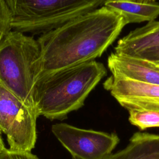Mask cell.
<instances>
[{
  "instance_id": "1",
  "label": "cell",
  "mask_w": 159,
  "mask_h": 159,
  "mask_svg": "<svg viewBox=\"0 0 159 159\" xmlns=\"http://www.w3.org/2000/svg\"><path fill=\"white\" fill-rule=\"evenodd\" d=\"M125 25L121 16L103 6L43 32L37 39L42 51L39 76L95 60Z\"/></svg>"
},
{
  "instance_id": "2",
  "label": "cell",
  "mask_w": 159,
  "mask_h": 159,
  "mask_svg": "<svg viewBox=\"0 0 159 159\" xmlns=\"http://www.w3.org/2000/svg\"><path fill=\"white\" fill-rule=\"evenodd\" d=\"M106 74L103 63L92 60L39 76L33 89L38 116L52 120L65 119L84 105Z\"/></svg>"
},
{
  "instance_id": "3",
  "label": "cell",
  "mask_w": 159,
  "mask_h": 159,
  "mask_svg": "<svg viewBox=\"0 0 159 159\" xmlns=\"http://www.w3.org/2000/svg\"><path fill=\"white\" fill-rule=\"evenodd\" d=\"M41 66V47L32 37L11 30L0 42V82L35 111L33 89Z\"/></svg>"
},
{
  "instance_id": "4",
  "label": "cell",
  "mask_w": 159,
  "mask_h": 159,
  "mask_svg": "<svg viewBox=\"0 0 159 159\" xmlns=\"http://www.w3.org/2000/svg\"><path fill=\"white\" fill-rule=\"evenodd\" d=\"M15 30L47 32L104 6L107 0H6Z\"/></svg>"
},
{
  "instance_id": "5",
  "label": "cell",
  "mask_w": 159,
  "mask_h": 159,
  "mask_svg": "<svg viewBox=\"0 0 159 159\" xmlns=\"http://www.w3.org/2000/svg\"><path fill=\"white\" fill-rule=\"evenodd\" d=\"M37 117L0 82V132L6 135L9 149L31 152L37 141Z\"/></svg>"
},
{
  "instance_id": "6",
  "label": "cell",
  "mask_w": 159,
  "mask_h": 159,
  "mask_svg": "<svg viewBox=\"0 0 159 159\" xmlns=\"http://www.w3.org/2000/svg\"><path fill=\"white\" fill-rule=\"evenodd\" d=\"M52 132L73 159H102L119 143L116 133L84 129L65 124L52 126Z\"/></svg>"
},
{
  "instance_id": "7",
  "label": "cell",
  "mask_w": 159,
  "mask_h": 159,
  "mask_svg": "<svg viewBox=\"0 0 159 159\" xmlns=\"http://www.w3.org/2000/svg\"><path fill=\"white\" fill-rule=\"evenodd\" d=\"M117 102L126 110L159 111V84L138 82L126 78L111 75L104 83Z\"/></svg>"
},
{
  "instance_id": "8",
  "label": "cell",
  "mask_w": 159,
  "mask_h": 159,
  "mask_svg": "<svg viewBox=\"0 0 159 159\" xmlns=\"http://www.w3.org/2000/svg\"><path fill=\"white\" fill-rule=\"evenodd\" d=\"M111 75L147 84H159V70L151 62L135 56L111 53L107 58Z\"/></svg>"
},
{
  "instance_id": "9",
  "label": "cell",
  "mask_w": 159,
  "mask_h": 159,
  "mask_svg": "<svg viewBox=\"0 0 159 159\" xmlns=\"http://www.w3.org/2000/svg\"><path fill=\"white\" fill-rule=\"evenodd\" d=\"M159 45V21L148 22L145 25L130 31L119 40L115 52L134 56L139 52Z\"/></svg>"
},
{
  "instance_id": "10",
  "label": "cell",
  "mask_w": 159,
  "mask_h": 159,
  "mask_svg": "<svg viewBox=\"0 0 159 159\" xmlns=\"http://www.w3.org/2000/svg\"><path fill=\"white\" fill-rule=\"evenodd\" d=\"M102 159H159V135L135 132L125 147Z\"/></svg>"
},
{
  "instance_id": "11",
  "label": "cell",
  "mask_w": 159,
  "mask_h": 159,
  "mask_svg": "<svg viewBox=\"0 0 159 159\" xmlns=\"http://www.w3.org/2000/svg\"><path fill=\"white\" fill-rule=\"evenodd\" d=\"M104 6L119 14L127 24L155 20L159 16V4L132 0H107Z\"/></svg>"
},
{
  "instance_id": "12",
  "label": "cell",
  "mask_w": 159,
  "mask_h": 159,
  "mask_svg": "<svg viewBox=\"0 0 159 159\" xmlns=\"http://www.w3.org/2000/svg\"><path fill=\"white\" fill-rule=\"evenodd\" d=\"M129 120L140 130L159 127V111L153 110L129 111Z\"/></svg>"
},
{
  "instance_id": "13",
  "label": "cell",
  "mask_w": 159,
  "mask_h": 159,
  "mask_svg": "<svg viewBox=\"0 0 159 159\" xmlns=\"http://www.w3.org/2000/svg\"><path fill=\"white\" fill-rule=\"evenodd\" d=\"M12 29V15L7 1L0 0V42Z\"/></svg>"
},
{
  "instance_id": "14",
  "label": "cell",
  "mask_w": 159,
  "mask_h": 159,
  "mask_svg": "<svg viewBox=\"0 0 159 159\" xmlns=\"http://www.w3.org/2000/svg\"><path fill=\"white\" fill-rule=\"evenodd\" d=\"M0 159H40L29 151L13 150L4 147L0 150Z\"/></svg>"
},
{
  "instance_id": "15",
  "label": "cell",
  "mask_w": 159,
  "mask_h": 159,
  "mask_svg": "<svg viewBox=\"0 0 159 159\" xmlns=\"http://www.w3.org/2000/svg\"><path fill=\"white\" fill-rule=\"evenodd\" d=\"M134 56L150 62L159 64V45L146 48Z\"/></svg>"
},
{
  "instance_id": "16",
  "label": "cell",
  "mask_w": 159,
  "mask_h": 159,
  "mask_svg": "<svg viewBox=\"0 0 159 159\" xmlns=\"http://www.w3.org/2000/svg\"><path fill=\"white\" fill-rule=\"evenodd\" d=\"M134 1L139 2H147V3L156 2V0H134Z\"/></svg>"
},
{
  "instance_id": "17",
  "label": "cell",
  "mask_w": 159,
  "mask_h": 159,
  "mask_svg": "<svg viewBox=\"0 0 159 159\" xmlns=\"http://www.w3.org/2000/svg\"><path fill=\"white\" fill-rule=\"evenodd\" d=\"M1 132H0V150L3 148L4 147V143H3V141H2V137H1Z\"/></svg>"
},
{
  "instance_id": "18",
  "label": "cell",
  "mask_w": 159,
  "mask_h": 159,
  "mask_svg": "<svg viewBox=\"0 0 159 159\" xmlns=\"http://www.w3.org/2000/svg\"><path fill=\"white\" fill-rule=\"evenodd\" d=\"M157 69H158L159 70V64H157V63H152V62H151Z\"/></svg>"
},
{
  "instance_id": "19",
  "label": "cell",
  "mask_w": 159,
  "mask_h": 159,
  "mask_svg": "<svg viewBox=\"0 0 159 159\" xmlns=\"http://www.w3.org/2000/svg\"><path fill=\"white\" fill-rule=\"evenodd\" d=\"M132 1H134V0H132Z\"/></svg>"
}]
</instances>
